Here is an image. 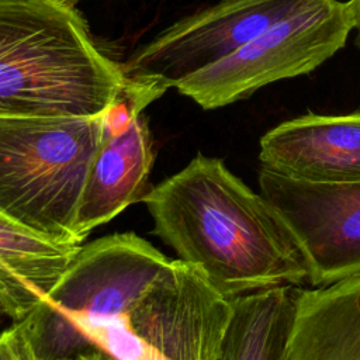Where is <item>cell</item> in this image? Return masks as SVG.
<instances>
[{
  "label": "cell",
  "mask_w": 360,
  "mask_h": 360,
  "mask_svg": "<svg viewBox=\"0 0 360 360\" xmlns=\"http://www.w3.org/2000/svg\"><path fill=\"white\" fill-rule=\"evenodd\" d=\"M307 0H221L136 48L121 63L125 80L160 96L190 75L229 56Z\"/></svg>",
  "instance_id": "52a82bcc"
},
{
  "label": "cell",
  "mask_w": 360,
  "mask_h": 360,
  "mask_svg": "<svg viewBox=\"0 0 360 360\" xmlns=\"http://www.w3.org/2000/svg\"><path fill=\"white\" fill-rule=\"evenodd\" d=\"M298 292L280 285L233 298L215 360H287Z\"/></svg>",
  "instance_id": "4fadbf2b"
},
{
  "label": "cell",
  "mask_w": 360,
  "mask_h": 360,
  "mask_svg": "<svg viewBox=\"0 0 360 360\" xmlns=\"http://www.w3.org/2000/svg\"><path fill=\"white\" fill-rule=\"evenodd\" d=\"M232 300L204 273L172 260L127 318L108 360H215Z\"/></svg>",
  "instance_id": "8992f818"
},
{
  "label": "cell",
  "mask_w": 360,
  "mask_h": 360,
  "mask_svg": "<svg viewBox=\"0 0 360 360\" xmlns=\"http://www.w3.org/2000/svg\"><path fill=\"white\" fill-rule=\"evenodd\" d=\"M346 3H347V8H349V14H350L353 28L357 30L356 45L360 46V0H349Z\"/></svg>",
  "instance_id": "9a60e30c"
},
{
  "label": "cell",
  "mask_w": 360,
  "mask_h": 360,
  "mask_svg": "<svg viewBox=\"0 0 360 360\" xmlns=\"http://www.w3.org/2000/svg\"><path fill=\"white\" fill-rule=\"evenodd\" d=\"M59 1H63V3H66V4H70V6H76L80 0H59Z\"/></svg>",
  "instance_id": "e0dca14e"
},
{
  "label": "cell",
  "mask_w": 360,
  "mask_h": 360,
  "mask_svg": "<svg viewBox=\"0 0 360 360\" xmlns=\"http://www.w3.org/2000/svg\"><path fill=\"white\" fill-rule=\"evenodd\" d=\"M0 360H39L21 321L0 332Z\"/></svg>",
  "instance_id": "5bb4252c"
},
{
  "label": "cell",
  "mask_w": 360,
  "mask_h": 360,
  "mask_svg": "<svg viewBox=\"0 0 360 360\" xmlns=\"http://www.w3.org/2000/svg\"><path fill=\"white\" fill-rule=\"evenodd\" d=\"M257 180L298 245L311 285L360 276V183L308 181L264 167Z\"/></svg>",
  "instance_id": "ba28073f"
},
{
  "label": "cell",
  "mask_w": 360,
  "mask_h": 360,
  "mask_svg": "<svg viewBox=\"0 0 360 360\" xmlns=\"http://www.w3.org/2000/svg\"><path fill=\"white\" fill-rule=\"evenodd\" d=\"M287 360H360V276L300 288Z\"/></svg>",
  "instance_id": "8fae6325"
},
{
  "label": "cell",
  "mask_w": 360,
  "mask_h": 360,
  "mask_svg": "<svg viewBox=\"0 0 360 360\" xmlns=\"http://www.w3.org/2000/svg\"><path fill=\"white\" fill-rule=\"evenodd\" d=\"M69 360H108V359L100 352H89V353L79 354V356H76L73 359H69Z\"/></svg>",
  "instance_id": "2e32d148"
},
{
  "label": "cell",
  "mask_w": 360,
  "mask_h": 360,
  "mask_svg": "<svg viewBox=\"0 0 360 360\" xmlns=\"http://www.w3.org/2000/svg\"><path fill=\"white\" fill-rule=\"evenodd\" d=\"M80 245L58 242L0 215V307L21 321L52 290Z\"/></svg>",
  "instance_id": "7c38bea8"
},
{
  "label": "cell",
  "mask_w": 360,
  "mask_h": 360,
  "mask_svg": "<svg viewBox=\"0 0 360 360\" xmlns=\"http://www.w3.org/2000/svg\"><path fill=\"white\" fill-rule=\"evenodd\" d=\"M1 316H6V315H4V312H3V309H1V307H0V319H1Z\"/></svg>",
  "instance_id": "ac0fdd59"
},
{
  "label": "cell",
  "mask_w": 360,
  "mask_h": 360,
  "mask_svg": "<svg viewBox=\"0 0 360 360\" xmlns=\"http://www.w3.org/2000/svg\"><path fill=\"white\" fill-rule=\"evenodd\" d=\"M153 232L228 300L308 283L294 238L262 194L198 153L143 195Z\"/></svg>",
  "instance_id": "6da1fadb"
},
{
  "label": "cell",
  "mask_w": 360,
  "mask_h": 360,
  "mask_svg": "<svg viewBox=\"0 0 360 360\" xmlns=\"http://www.w3.org/2000/svg\"><path fill=\"white\" fill-rule=\"evenodd\" d=\"M262 167L318 183H360V111L305 114L278 124L259 142Z\"/></svg>",
  "instance_id": "9c48e42d"
},
{
  "label": "cell",
  "mask_w": 360,
  "mask_h": 360,
  "mask_svg": "<svg viewBox=\"0 0 360 360\" xmlns=\"http://www.w3.org/2000/svg\"><path fill=\"white\" fill-rule=\"evenodd\" d=\"M124 86L75 6L0 0V117H97Z\"/></svg>",
  "instance_id": "7a4b0ae2"
},
{
  "label": "cell",
  "mask_w": 360,
  "mask_h": 360,
  "mask_svg": "<svg viewBox=\"0 0 360 360\" xmlns=\"http://www.w3.org/2000/svg\"><path fill=\"white\" fill-rule=\"evenodd\" d=\"M352 30L346 1L307 0L174 89L204 110L219 108L248 98L270 83L315 70L345 46Z\"/></svg>",
  "instance_id": "5b68a950"
},
{
  "label": "cell",
  "mask_w": 360,
  "mask_h": 360,
  "mask_svg": "<svg viewBox=\"0 0 360 360\" xmlns=\"http://www.w3.org/2000/svg\"><path fill=\"white\" fill-rule=\"evenodd\" d=\"M96 152L80 194L73 232L82 242L94 228L110 222L128 205L143 198L153 165V143L142 112L114 127Z\"/></svg>",
  "instance_id": "30bf717a"
},
{
  "label": "cell",
  "mask_w": 360,
  "mask_h": 360,
  "mask_svg": "<svg viewBox=\"0 0 360 360\" xmlns=\"http://www.w3.org/2000/svg\"><path fill=\"white\" fill-rule=\"evenodd\" d=\"M170 262L132 232L80 246L52 290L21 319L38 359L107 354L134 307Z\"/></svg>",
  "instance_id": "3957f363"
},
{
  "label": "cell",
  "mask_w": 360,
  "mask_h": 360,
  "mask_svg": "<svg viewBox=\"0 0 360 360\" xmlns=\"http://www.w3.org/2000/svg\"><path fill=\"white\" fill-rule=\"evenodd\" d=\"M107 132L105 112L0 117V215L45 238L80 245L75 217Z\"/></svg>",
  "instance_id": "277c9868"
}]
</instances>
